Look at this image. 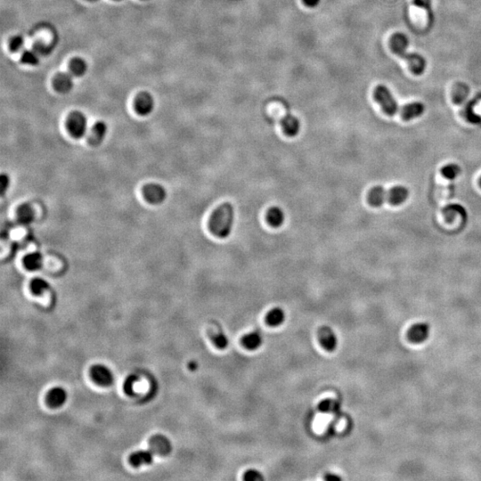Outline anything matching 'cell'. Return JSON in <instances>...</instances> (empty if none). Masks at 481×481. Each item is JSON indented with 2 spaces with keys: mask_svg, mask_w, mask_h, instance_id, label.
<instances>
[{
  "mask_svg": "<svg viewBox=\"0 0 481 481\" xmlns=\"http://www.w3.org/2000/svg\"><path fill=\"white\" fill-rule=\"evenodd\" d=\"M374 98L381 110L388 116L399 115L402 120L409 121L417 118L424 112V105L421 103L415 102L406 105H397V103L391 91L385 86L379 85L374 88Z\"/></svg>",
  "mask_w": 481,
  "mask_h": 481,
  "instance_id": "6da1fadb",
  "label": "cell"
},
{
  "mask_svg": "<svg viewBox=\"0 0 481 481\" xmlns=\"http://www.w3.org/2000/svg\"><path fill=\"white\" fill-rule=\"evenodd\" d=\"M235 222V209L230 202H225L212 212L209 228L212 235L220 239L227 238L232 232Z\"/></svg>",
  "mask_w": 481,
  "mask_h": 481,
  "instance_id": "7a4b0ae2",
  "label": "cell"
},
{
  "mask_svg": "<svg viewBox=\"0 0 481 481\" xmlns=\"http://www.w3.org/2000/svg\"><path fill=\"white\" fill-rule=\"evenodd\" d=\"M409 196V191L407 187L402 185H396L390 189L382 186H375L371 189L367 201L372 207H380L384 203L397 206L404 203Z\"/></svg>",
  "mask_w": 481,
  "mask_h": 481,
  "instance_id": "3957f363",
  "label": "cell"
},
{
  "mask_svg": "<svg viewBox=\"0 0 481 481\" xmlns=\"http://www.w3.org/2000/svg\"><path fill=\"white\" fill-rule=\"evenodd\" d=\"M408 40L404 34L395 33L390 39V47L394 54L404 59L414 75H421L426 67V62L421 55L407 53Z\"/></svg>",
  "mask_w": 481,
  "mask_h": 481,
  "instance_id": "277c9868",
  "label": "cell"
},
{
  "mask_svg": "<svg viewBox=\"0 0 481 481\" xmlns=\"http://www.w3.org/2000/svg\"><path fill=\"white\" fill-rule=\"evenodd\" d=\"M67 128L73 138H83L88 132V119L81 111H74L68 118Z\"/></svg>",
  "mask_w": 481,
  "mask_h": 481,
  "instance_id": "5b68a950",
  "label": "cell"
},
{
  "mask_svg": "<svg viewBox=\"0 0 481 481\" xmlns=\"http://www.w3.org/2000/svg\"><path fill=\"white\" fill-rule=\"evenodd\" d=\"M92 380L102 387H108L113 382V374L109 367L102 363H97L91 367Z\"/></svg>",
  "mask_w": 481,
  "mask_h": 481,
  "instance_id": "8992f818",
  "label": "cell"
},
{
  "mask_svg": "<svg viewBox=\"0 0 481 481\" xmlns=\"http://www.w3.org/2000/svg\"><path fill=\"white\" fill-rule=\"evenodd\" d=\"M143 194L147 202L151 204H161L167 198V191L165 187H163L160 184L151 183L145 185L143 188Z\"/></svg>",
  "mask_w": 481,
  "mask_h": 481,
  "instance_id": "52a82bcc",
  "label": "cell"
},
{
  "mask_svg": "<svg viewBox=\"0 0 481 481\" xmlns=\"http://www.w3.org/2000/svg\"><path fill=\"white\" fill-rule=\"evenodd\" d=\"M149 449L155 454L164 456L171 451V444L164 435L156 434L149 439Z\"/></svg>",
  "mask_w": 481,
  "mask_h": 481,
  "instance_id": "ba28073f",
  "label": "cell"
},
{
  "mask_svg": "<svg viewBox=\"0 0 481 481\" xmlns=\"http://www.w3.org/2000/svg\"><path fill=\"white\" fill-rule=\"evenodd\" d=\"M155 107V98L147 92L138 94L135 100L136 111L142 116H148L153 111Z\"/></svg>",
  "mask_w": 481,
  "mask_h": 481,
  "instance_id": "9c48e42d",
  "label": "cell"
},
{
  "mask_svg": "<svg viewBox=\"0 0 481 481\" xmlns=\"http://www.w3.org/2000/svg\"><path fill=\"white\" fill-rule=\"evenodd\" d=\"M430 335V326L425 323H415L408 332V339L414 343H422Z\"/></svg>",
  "mask_w": 481,
  "mask_h": 481,
  "instance_id": "30bf717a",
  "label": "cell"
},
{
  "mask_svg": "<svg viewBox=\"0 0 481 481\" xmlns=\"http://www.w3.org/2000/svg\"><path fill=\"white\" fill-rule=\"evenodd\" d=\"M67 397V392L64 388L54 387L47 393V403L52 408H58L65 404Z\"/></svg>",
  "mask_w": 481,
  "mask_h": 481,
  "instance_id": "8fae6325",
  "label": "cell"
},
{
  "mask_svg": "<svg viewBox=\"0 0 481 481\" xmlns=\"http://www.w3.org/2000/svg\"><path fill=\"white\" fill-rule=\"evenodd\" d=\"M281 125H282L283 133L291 138L298 135L300 132V121L293 115H285L281 121Z\"/></svg>",
  "mask_w": 481,
  "mask_h": 481,
  "instance_id": "7c38bea8",
  "label": "cell"
},
{
  "mask_svg": "<svg viewBox=\"0 0 481 481\" xmlns=\"http://www.w3.org/2000/svg\"><path fill=\"white\" fill-rule=\"evenodd\" d=\"M73 76L71 73L62 72L55 77L54 81V88L62 94H67L73 88Z\"/></svg>",
  "mask_w": 481,
  "mask_h": 481,
  "instance_id": "4fadbf2b",
  "label": "cell"
},
{
  "mask_svg": "<svg viewBox=\"0 0 481 481\" xmlns=\"http://www.w3.org/2000/svg\"><path fill=\"white\" fill-rule=\"evenodd\" d=\"M107 124L105 122L102 121L95 122L91 129L90 136H89V142L91 145H100L107 135Z\"/></svg>",
  "mask_w": 481,
  "mask_h": 481,
  "instance_id": "5bb4252c",
  "label": "cell"
},
{
  "mask_svg": "<svg viewBox=\"0 0 481 481\" xmlns=\"http://www.w3.org/2000/svg\"><path fill=\"white\" fill-rule=\"evenodd\" d=\"M319 340L321 346L327 351H333L336 349L337 338L330 328L323 327L319 332Z\"/></svg>",
  "mask_w": 481,
  "mask_h": 481,
  "instance_id": "9a60e30c",
  "label": "cell"
},
{
  "mask_svg": "<svg viewBox=\"0 0 481 481\" xmlns=\"http://www.w3.org/2000/svg\"><path fill=\"white\" fill-rule=\"evenodd\" d=\"M153 453L149 450H139L134 452L129 456V461L134 467H140L142 465H151L153 461Z\"/></svg>",
  "mask_w": 481,
  "mask_h": 481,
  "instance_id": "2e32d148",
  "label": "cell"
},
{
  "mask_svg": "<svg viewBox=\"0 0 481 481\" xmlns=\"http://www.w3.org/2000/svg\"><path fill=\"white\" fill-rule=\"evenodd\" d=\"M24 265L30 271H37L43 266V257L41 253L34 252L24 257Z\"/></svg>",
  "mask_w": 481,
  "mask_h": 481,
  "instance_id": "e0dca14e",
  "label": "cell"
},
{
  "mask_svg": "<svg viewBox=\"0 0 481 481\" xmlns=\"http://www.w3.org/2000/svg\"><path fill=\"white\" fill-rule=\"evenodd\" d=\"M285 219L284 212L279 207H272L266 213V220L273 227H279L283 225Z\"/></svg>",
  "mask_w": 481,
  "mask_h": 481,
  "instance_id": "ac0fdd59",
  "label": "cell"
},
{
  "mask_svg": "<svg viewBox=\"0 0 481 481\" xmlns=\"http://www.w3.org/2000/svg\"><path fill=\"white\" fill-rule=\"evenodd\" d=\"M17 219L22 225H24V226L30 225L35 219L34 209L28 204L20 206L17 210Z\"/></svg>",
  "mask_w": 481,
  "mask_h": 481,
  "instance_id": "d6986e66",
  "label": "cell"
},
{
  "mask_svg": "<svg viewBox=\"0 0 481 481\" xmlns=\"http://www.w3.org/2000/svg\"><path fill=\"white\" fill-rule=\"evenodd\" d=\"M285 319V314L280 307H275L266 314V322L270 326L276 327L281 325Z\"/></svg>",
  "mask_w": 481,
  "mask_h": 481,
  "instance_id": "ffe728a7",
  "label": "cell"
},
{
  "mask_svg": "<svg viewBox=\"0 0 481 481\" xmlns=\"http://www.w3.org/2000/svg\"><path fill=\"white\" fill-rule=\"evenodd\" d=\"M70 73L74 77H82L88 71V64L82 58H73L70 63Z\"/></svg>",
  "mask_w": 481,
  "mask_h": 481,
  "instance_id": "44dd1931",
  "label": "cell"
},
{
  "mask_svg": "<svg viewBox=\"0 0 481 481\" xmlns=\"http://www.w3.org/2000/svg\"><path fill=\"white\" fill-rule=\"evenodd\" d=\"M242 346L249 350H256L262 344V338L259 333H252L246 334L242 338Z\"/></svg>",
  "mask_w": 481,
  "mask_h": 481,
  "instance_id": "7402d4cb",
  "label": "cell"
},
{
  "mask_svg": "<svg viewBox=\"0 0 481 481\" xmlns=\"http://www.w3.org/2000/svg\"><path fill=\"white\" fill-rule=\"evenodd\" d=\"M30 290L31 292L35 294V295H37V296H41L45 292H47L50 288V285L49 283H47V281L43 279V278H41V277H37V278H34L31 283H30Z\"/></svg>",
  "mask_w": 481,
  "mask_h": 481,
  "instance_id": "603a6c76",
  "label": "cell"
},
{
  "mask_svg": "<svg viewBox=\"0 0 481 481\" xmlns=\"http://www.w3.org/2000/svg\"><path fill=\"white\" fill-rule=\"evenodd\" d=\"M21 60H22V62H23L24 64L32 65V66H36V65L40 64L41 54H40V52L36 50V49H33V50H24L23 51V54H22Z\"/></svg>",
  "mask_w": 481,
  "mask_h": 481,
  "instance_id": "cb8c5ba5",
  "label": "cell"
},
{
  "mask_svg": "<svg viewBox=\"0 0 481 481\" xmlns=\"http://www.w3.org/2000/svg\"><path fill=\"white\" fill-rule=\"evenodd\" d=\"M460 172H461V168L456 164H448L441 168V174L444 178L450 179V180L455 179Z\"/></svg>",
  "mask_w": 481,
  "mask_h": 481,
  "instance_id": "d4e9b609",
  "label": "cell"
},
{
  "mask_svg": "<svg viewBox=\"0 0 481 481\" xmlns=\"http://www.w3.org/2000/svg\"><path fill=\"white\" fill-rule=\"evenodd\" d=\"M24 47H25V41L22 36H15L12 39L10 42V48L13 52L24 51Z\"/></svg>",
  "mask_w": 481,
  "mask_h": 481,
  "instance_id": "484cf974",
  "label": "cell"
},
{
  "mask_svg": "<svg viewBox=\"0 0 481 481\" xmlns=\"http://www.w3.org/2000/svg\"><path fill=\"white\" fill-rule=\"evenodd\" d=\"M213 343L215 344V346L219 350H224L228 345V339L224 333H218L213 337Z\"/></svg>",
  "mask_w": 481,
  "mask_h": 481,
  "instance_id": "4316f807",
  "label": "cell"
},
{
  "mask_svg": "<svg viewBox=\"0 0 481 481\" xmlns=\"http://www.w3.org/2000/svg\"><path fill=\"white\" fill-rule=\"evenodd\" d=\"M138 377L135 375H130L128 376L124 382V391L128 395H133L134 394V388L137 382H138Z\"/></svg>",
  "mask_w": 481,
  "mask_h": 481,
  "instance_id": "83f0119b",
  "label": "cell"
},
{
  "mask_svg": "<svg viewBox=\"0 0 481 481\" xmlns=\"http://www.w3.org/2000/svg\"><path fill=\"white\" fill-rule=\"evenodd\" d=\"M264 477L262 474L256 470H249L246 471L243 476V479L247 481L262 480Z\"/></svg>",
  "mask_w": 481,
  "mask_h": 481,
  "instance_id": "f1b7e54d",
  "label": "cell"
},
{
  "mask_svg": "<svg viewBox=\"0 0 481 481\" xmlns=\"http://www.w3.org/2000/svg\"><path fill=\"white\" fill-rule=\"evenodd\" d=\"M413 4L415 7L426 10L427 13L431 11V0H413Z\"/></svg>",
  "mask_w": 481,
  "mask_h": 481,
  "instance_id": "f546056e",
  "label": "cell"
},
{
  "mask_svg": "<svg viewBox=\"0 0 481 481\" xmlns=\"http://www.w3.org/2000/svg\"><path fill=\"white\" fill-rule=\"evenodd\" d=\"M10 185V178L7 174H2L1 175V195L4 196L5 193L8 190Z\"/></svg>",
  "mask_w": 481,
  "mask_h": 481,
  "instance_id": "4dcf8cb0",
  "label": "cell"
},
{
  "mask_svg": "<svg viewBox=\"0 0 481 481\" xmlns=\"http://www.w3.org/2000/svg\"><path fill=\"white\" fill-rule=\"evenodd\" d=\"M334 407H335V404H334V402H333V401H323V402H322V403L320 404L319 410L322 411V412H325V413H327V412H332V411H333V409H334V408H333Z\"/></svg>",
  "mask_w": 481,
  "mask_h": 481,
  "instance_id": "1f68e13d",
  "label": "cell"
},
{
  "mask_svg": "<svg viewBox=\"0 0 481 481\" xmlns=\"http://www.w3.org/2000/svg\"><path fill=\"white\" fill-rule=\"evenodd\" d=\"M319 1L320 0H302L303 4L310 8L316 7L319 4Z\"/></svg>",
  "mask_w": 481,
  "mask_h": 481,
  "instance_id": "d6a6232c",
  "label": "cell"
},
{
  "mask_svg": "<svg viewBox=\"0 0 481 481\" xmlns=\"http://www.w3.org/2000/svg\"><path fill=\"white\" fill-rule=\"evenodd\" d=\"M325 480H340V477H338L336 475L329 474L326 475V477L324 478Z\"/></svg>",
  "mask_w": 481,
  "mask_h": 481,
  "instance_id": "836d02e7",
  "label": "cell"
},
{
  "mask_svg": "<svg viewBox=\"0 0 481 481\" xmlns=\"http://www.w3.org/2000/svg\"><path fill=\"white\" fill-rule=\"evenodd\" d=\"M478 183H479V185H480V187H481V177H480V179H479V181H478Z\"/></svg>",
  "mask_w": 481,
  "mask_h": 481,
  "instance_id": "e575fe53",
  "label": "cell"
},
{
  "mask_svg": "<svg viewBox=\"0 0 481 481\" xmlns=\"http://www.w3.org/2000/svg\"><path fill=\"white\" fill-rule=\"evenodd\" d=\"M88 1H91V2H94V1H98V0H88Z\"/></svg>",
  "mask_w": 481,
  "mask_h": 481,
  "instance_id": "d590c367",
  "label": "cell"
},
{
  "mask_svg": "<svg viewBox=\"0 0 481 481\" xmlns=\"http://www.w3.org/2000/svg\"><path fill=\"white\" fill-rule=\"evenodd\" d=\"M116 1H121V0H116Z\"/></svg>",
  "mask_w": 481,
  "mask_h": 481,
  "instance_id": "8d00e7d4",
  "label": "cell"
}]
</instances>
